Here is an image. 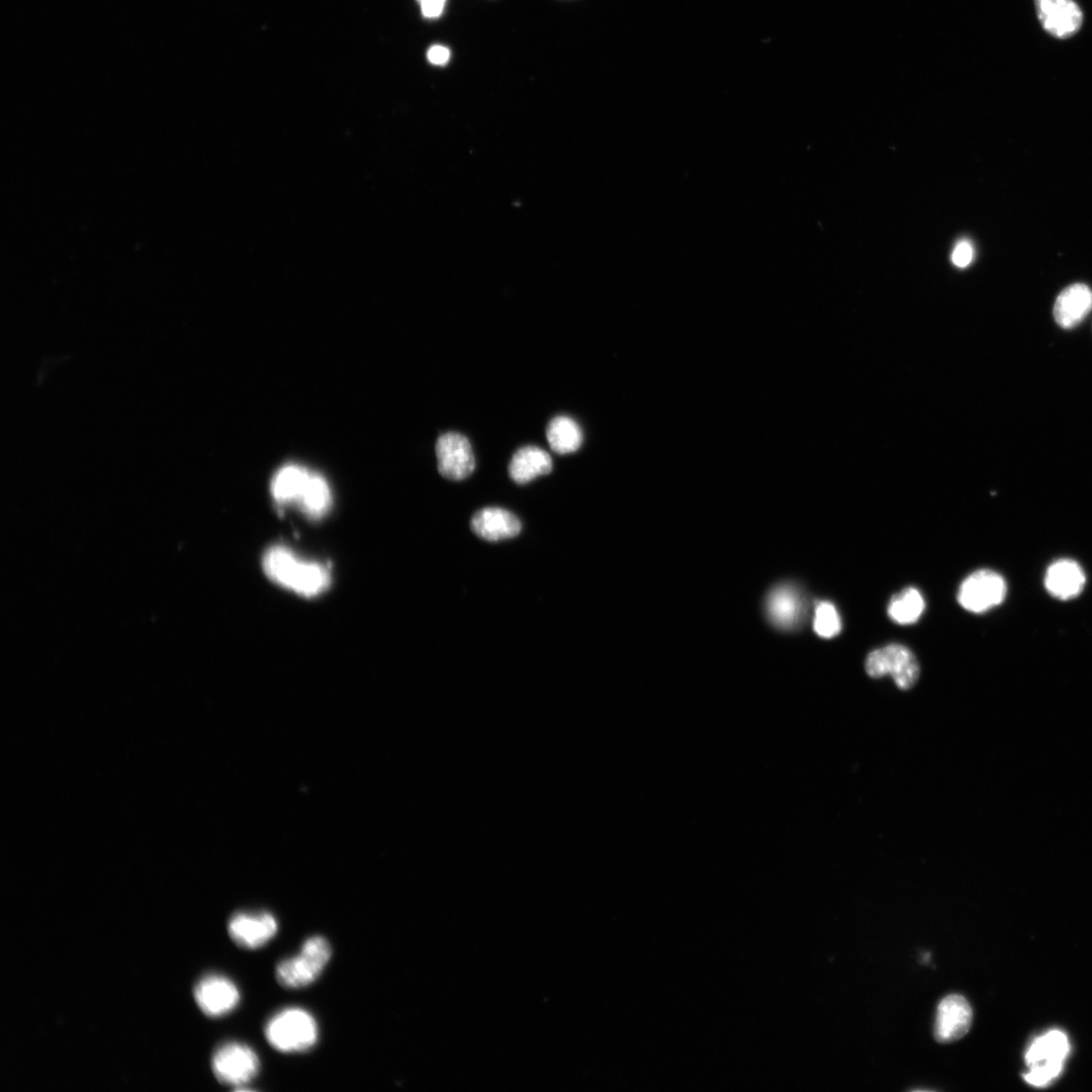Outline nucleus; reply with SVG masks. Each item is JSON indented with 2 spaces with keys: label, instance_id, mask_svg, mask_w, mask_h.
<instances>
[{
  "label": "nucleus",
  "instance_id": "nucleus-2",
  "mask_svg": "<svg viewBox=\"0 0 1092 1092\" xmlns=\"http://www.w3.org/2000/svg\"><path fill=\"white\" fill-rule=\"evenodd\" d=\"M262 567L270 580L305 598L323 594L332 581L328 565L302 558L284 545L269 547L263 555Z\"/></svg>",
  "mask_w": 1092,
  "mask_h": 1092
},
{
  "label": "nucleus",
  "instance_id": "nucleus-3",
  "mask_svg": "<svg viewBox=\"0 0 1092 1092\" xmlns=\"http://www.w3.org/2000/svg\"><path fill=\"white\" fill-rule=\"evenodd\" d=\"M264 1033L274 1050L281 1053H301L316 1043L318 1026L307 1010L287 1007L269 1018Z\"/></svg>",
  "mask_w": 1092,
  "mask_h": 1092
},
{
  "label": "nucleus",
  "instance_id": "nucleus-10",
  "mask_svg": "<svg viewBox=\"0 0 1092 1092\" xmlns=\"http://www.w3.org/2000/svg\"><path fill=\"white\" fill-rule=\"evenodd\" d=\"M435 450L438 470L443 477L461 480L473 472L475 458L470 442L464 435L457 432L441 435Z\"/></svg>",
  "mask_w": 1092,
  "mask_h": 1092
},
{
  "label": "nucleus",
  "instance_id": "nucleus-8",
  "mask_svg": "<svg viewBox=\"0 0 1092 1092\" xmlns=\"http://www.w3.org/2000/svg\"><path fill=\"white\" fill-rule=\"evenodd\" d=\"M1006 590V582L1000 574L990 569H980L962 582L958 601L970 612L983 613L1001 604Z\"/></svg>",
  "mask_w": 1092,
  "mask_h": 1092
},
{
  "label": "nucleus",
  "instance_id": "nucleus-19",
  "mask_svg": "<svg viewBox=\"0 0 1092 1092\" xmlns=\"http://www.w3.org/2000/svg\"><path fill=\"white\" fill-rule=\"evenodd\" d=\"M546 438L551 449L559 454L576 451L582 443L578 424L567 416H557L547 425Z\"/></svg>",
  "mask_w": 1092,
  "mask_h": 1092
},
{
  "label": "nucleus",
  "instance_id": "nucleus-16",
  "mask_svg": "<svg viewBox=\"0 0 1092 1092\" xmlns=\"http://www.w3.org/2000/svg\"><path fill=\"white\" fill-rule=\"evenodd\" d=\"M470 526L476 536L490 542L513 538L521 531V522L514 514L495 507L476 512Z\"/></svg>",
  "mask_w": 1092,
  "mask_h": 1092
},
{
  "label": "nucleus",
  "instance_id": "nucleus-1",
  "mask_svg": "<svg viewBox=\"0 0 1092 1092\" xmlns=\"http://www.w3.org/2000/svg\"><path fill=\"white\" fill-rule=\"evenodd\" d=\"M270 491L281 507H294L307 519L317 521L331 510L332 491L320 474L299 465L288 464L272 477Z\"/></svg>",
  "mask_w": 1092,
  "mask_h": 1092
},
{
  "label": "nucleus",
  "instance_id": "nucleus-15",
  "mask_svg": "<svg viewBox=\"0 0 1092 1092\" xmlns=\"http://www.w3.org/2000/svg\"><path fill=\"white\" fill-rule=\"evenodd\" d=\"M1092 309V290L1084 283L1063 289L1054 304V317L1063 329L1078 326Z\"/></svg>",
  "mask_w": 1092,
  "mask_h": 1092
},
{
  "label": "nucleus",
  "instance_id": "nucleus-4",
  "mask_svg": "<svg viewBox=\"0 0 1092 1092\" xmlns=\"http://www.w3.org/2000/svg\"><path fill=\"white\" fill-rule=\"evenodd\" d=\"M1069 1053V1038L1062 1030L1052 1029L1037 1036L1025 1053L1028 1071L1024 1080L1034 1087L1051 1084L1062 1073Z\"/></svg>",
  "mask_w": 1092,
  "mask_h": 1092
},
{
  "label": "nucleus",
  "instance_id": "nucleus-6",
  "mask_svg": "<svg viewBox=\"0 0 1092 1092\" xmlns=\"http://www.w3.org/2000/svg\"><path fill=\"white\" fill-rule=\"evenodd\" d=\"M211 1067L220 1083L243 1088L258 1075L260 1060L251 1046L230 1041L216 1049Z\"/></svg>",
  "mask_w": 1092,
  "mask_h": 1092
},
{
  "label": "nucleus",
  "instance_id": "nucleus-9",
  "mask_svg": "<svg viewBox=\"0 0 1092 1092\" xmlns=\"http://www.w3.org/2000/svg\"><path fill=\"white\" fill-rule=\"evenodd\" d=\"M228 931L237 945L256 949L276 935L278 922L269 911H240L230 918Z\"/></svg>",
  "mask_w": 1092,
  "mask_h": 1092
},
{
  "label": "nucleus",
  "instance_id": "nucleus-17",
  "mask_svg": "<svg viewBox=\"0 0 1092 1092\" xmlns=\"http://www.w3.org/2000/svg\"><path fill=\"white\" fill-rule=\"evenodd\" d=\"M1085 573L1082 567L1072 559H1059L1052 563L1045 573L1044 585L1048 592L1060 600L1077 597L1085 585Z\"/></svg>",
  "mask_w": 1092,
  "mask_h": 1092
},
{
  "label": "nucleus",
  "instance_id": "nucleus-11",
  "mask_svg": "<svg viewBox=\"0 0 1092 1092\" xmlns=\"http://www.w3.org/2000/svg\"><path fill=\"white\" fill-rule=\"evenodd\" d=\"M1042 29L1058 39L1074 36L1082 27L1084 14L1074 0H1033Z\"/></svg>",
  "mask_w": 1092,
  "mask_h": 1092
},
{
  "label": "nucleus",
  "instance_id": "nucleus-7",
  "mask_svg": "<svg viewBox=\"0 0 1092 1092\" xmlns=\"http://www.w3.org/2000/svg\"><path fill=\"white\" fill-rule=\"evenodd\" d=\"M864 666L867 673L875 678L890 674L902 690L912 688L920 671L915 655L900 644H890L872 651Z\"/></svg>",
  "mask_w": 1092,
  "mask_h": 1092
},
{
  "label": "nucleus",
  "instance_id": "nucleus-22",
  "mask_svg": "<svg viewBox=\"0 0 1092 1092\" xmlns=\"http://www.w3.org/2000/svg\"><path fill=\"white\" fill-rule=\"evenodd\" d=\"M974 249L968 241H962L954 247L951 260L958 267H967L973 260Z\"/></svg>",
  "mask_w": 1092,
  "mask_h": 1092
},
{
  "label": "nucleus",
  "instance_id": "nucleus-23",
  "mask_svg": "<svg viewBox=\"0 0 1092 1092\" xmlns=\"http://www.w3.org/2000/svg\"><path fill=\"white\" fill-rule=\"evenodd\" d=\"M426 18H438L442 15L446 0H417Z\"/></svg>",
  "mask_w": 1092,
  "mask_h": 1092
},
{
  "label": "nucleus",
  "instance_id": "nucleus-14",
  "mask_svg": "<svg viewBox=\"0 0 1092 1092\" xmlns=\"http://www.w3.org/2000/svg\"><path fill=\"white\" fill-rule=\"evenodd\" d=\"M972 1023V1008L961 995H949L938 1005L934 1035L940 1042H950L963 1037Z\"/></svg>",
  "mask_w": 1092,
  "mask_h": 1092
},
{
  "label": "nucleus",
  "instance_id": "nucleus-21",
  "mask_svg": "<svg viewBox=\"0 0 1092 1092\" xmlns=\"http://www.w3.org/2000/svg\"><path fill=\"white\" fill-rule=\"evenodd\" d=\"M813 628L822 638H831L841 629V622L835 607L829 602H820L815 607Z\"/></svg>",
  "mask_w": 1092,
  "mask_h": 1092
},
{
  "label": "nucleus",
  "instance_id": "nucleus-13",
  "mask_svg": "<svg viewBox=\"0 0 1092 1092\" xmlns=\"http://www.w3.org/2000/svg\"><path fill=\"white\" fill-rule=\"evenodd\" d=\"M765 609L768 620L783 630L800 626L806 613L801 592L790 583L778 585L768 594Z\"/></svg>",
  "mask_w": 1092,
  "mask_h": 1092
},
{
  "label": "nucleus",
  "instance_id": "nucleus-24",
  "mask_svg": "<svg viewBox=\"0 0 1092 1092\" xmlns=\"http://www.w3.org/2000/svg\"><path fill=\"white\" fill-rule=\"evenodd\" d=\"M427 58L433 65L444 66L450 59V51L444 46L435 44L428 50Z\"/></svg>",
  "mask_w": 1092,
  "mask_h": 1092
},
{
  "label": "nucleus",
  "instance_id": "nucleus-20",
  "mask_svg": "<svg viewBox=\"0 0 1092 1092\" xmlns=\"http://www.w3.org/2000/svg\"><path fill=\"white\" fill-rule=\"evenodd\" d=\"M924 607L921 594L914 587H908L892 598L888 614L896 623L911 624L918 620Z\"/></svg>",
  "mask_w": 1092,
  "mask_h": 1092
},
{
  "label": "nucleus",
  "instance_id": "nucleus-12",
  "mask_svg": "<svg viewBox=\"0 0 1092 1092\" xmlns=\"http://www.w3.org/2000/svg\"><path fill=\"white\" fill-rule=\"evenodd\" d=\"M194 998L200 1010L209 1017H219L234 1010L240 1002L236 984L220 975H208L195 986Z\"/></svg>",
  "mask_w": 1092,
  "mask_h": 1092
},
{
  "label": "nucleus",
  "instance_id": "nucleus-5",
  "mask_svg": "<svg viewBox=\"0 0 1092 1092\" xmlns=\"http://www.w3.org/2000/svg\"><path fill=\"white\" fill-rule=\"evenodd\" d=\"M331 957L328 939L312 935L303 941L298 956L284 959L276 966V980L286 988L306 987L321 976Z\"/></svg>",
  "mask_w": 1092,
  "mask_h": 1092
},
{
  "label": "nucleus",
  "instance_id": "nucleus-18",
  "mask_svg": "<svg viewBox=\"0 0 1092 1092\" xmlns=\"http://www.w3.org/2000/svg\"><path fill=\"white\" fill-rule=\"evenodd\" d=\"M552 470V459L548 452L537 446H524L513 455L509 464L511 478L520 484L530 482L539 475Z\"/></svg>",
  "mask_w": 1092,
  "mask_h": 1092
}]
</instances>
